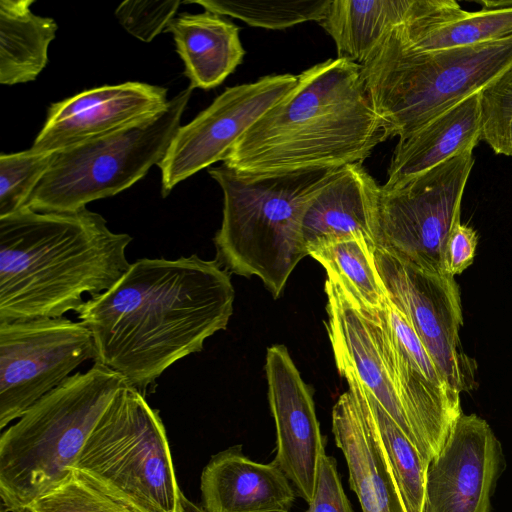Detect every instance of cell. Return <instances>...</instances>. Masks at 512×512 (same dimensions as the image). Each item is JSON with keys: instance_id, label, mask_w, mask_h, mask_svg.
Instances as JSON below:
<instances>
[{"instance_id": "8992f818", "label": "cell", "mask_w": 512, "mask_h": 512, "mask_svg": "<svg viewBox=\"0 0 512 512\" xmlns=\"http://www.w3.org/2000/svg\"><path fill=\"white\" fill-rule=\"evenodd\" d=\"M511 66L512 36L421 52L408 47L396 27L361 65V73L388 138L402 140Z\"/></svg>"}, {"instance_id": "484cf974", "label": "cell", "mask_w": 512, "mask_h": 512, "mask_svg": "<svg viewBox=\"0 0 512 512\" xmlns=\"http://www.w3.org/2000/svg\"><path fill=\"white\" fill-rule=\"evenodd\" d=\"M375 248L366 240L355 238L321 247L309 255L353 302L383 309L388 297L375 264Z\"/></svg>"}, {"instance_id": "7a4b0ae2", "label": "cell", "mask_w": 512, "mask_h": 512, "mask_svg": "<svg viewBox=\"0 0 512 512\" xmlns=\"http://www.w3.org/2000/svg\"><path fill=\"white\" fill-rule=\"evenodd\" d=\"M132 237L86 207L23 209L0 218V323L60 318L111 288L129 269Z\"/></svg>"}, {"instance_id": "ffe728a7", "label": "cell", "mask_w": 512, "mask_h": 512, "mask_svg": "<svg viewBox=\"0 0 512 512\" xmlns=\"http://www.w3.org/2000/svg\"><path fill=\"white\" fill-rule=\"evenodd\" d=\"M273 461L258 463L234 445L213 455L202 470V507L207 512H289L297 495Z\"/></svg>"}, {"instance_id": "1f68e13d", "label": "cell", "mask_w": 512, "mask_h": 512, "mask_svg": "<svg viewBox=\"0 0 512 512\" xmlns=\"http://www.w3.org/2000/svg\"><path fill=\"white\" fill-rule=\"evenodd\" d=\"M180 0L173 1H124L115 15L122 27L135 38L150 42L174 18Z\"/></svg>"}, {"instance_id": "3957f363", "label": "cell", "mask_w": 512, "mask_h": 512, "mask_svg": "<svg viewBox=\"0 0 512 512\" xmlns=\"http://www.w3.org/2000/svg\"><path fill=\"white\" fill-rule=\"evenodd\" d=\"M297 77L296 86L234 144L223 165L246 175L338 169L363 162L388 139L360 65L328 59Z\"/></svg>"}, {"instance_id": "2e32d148", "label": "cell", "mask_w": 512, "mask_h": 512, "mask_svg": "<svg viewBox=\"0 0 512 512\" xmlns=\"http://www.w3.org/2000/svg\"><path fill=\"white\" fill-rule=\"evenodd\" d=\"M265 372L276 427L273 462L309 505L314 497L319 462L325 454L313 394L284 345L267 348Z\"/></svg>"}, {"instance_id": "83f0119b", "label": "cell", "mask_w": 512, "mask_h": 512, "mask_svg": "<svg viewBox=\"0 0 512 512\" xmlns=\"http://www.w3.org/2000/svg\"><path fill=\"white\" fill-rule=\"evenodd\" d=\"M221 16L240 19L253 27L282 30L322 20L330 0H187Z\"/></svg>"}, {"instance_id": "ac0fdd59", "label": "cell", "mask_w": 512, "mask_h": 512, "mask_svg": "<svg viewBox=\"0 0 512 512\" xmlns=\"http://www.w3.org/2000/svg\"><path fill=\"white\" fill-rule=\"evenodd\" d=\"M345 379L349 390L333 406L332 432L350 488L362 512H405L365 392L355 378Z\"/></svg>"}, {"instance_id": "cb8c5ba5", "label": "cell", "mask_w": 512, "mask_h": 512, "mask_svg": "<svg viewBox=\"0 0 512 512\" xmlns=\"http://www.w3.org/2000/svg\"><path fill=\"white\" fill-rule=\"evenodd\" d=\"M414 0H330L318 24L333 38L337 58L364 64L385 37L405 24Z\"/></svg>"}, {"instance_id": "f546056e", "label": "cell", "mask_w": 512, "mask_h": 512, "mask_svg": "<svg viewBox=\"0 0 512 512\" xmlns=\"http://www.w3.org/2000/svg\"><path fill=\"white\" fill-rule=\"evenodd\" d=\"M481 140L496 154L512 156V66L480 92Z\"/></svg>"}, {"instance_id": "ba28073f", "label": "cell", "mask_w": 512, "mask_h": 512, "mask_svg": "<svg viewBox=\"0 0 512 512\" xmlns=\"http://www.w3.org/2000/svg\"><path fill=\"white\" fill-rule=\"evenodd\" d=\"M192 90L189 86L180 91L151 118L54 152L25 207L76 211L131 187L165 156Z\"/></svg>"}, {"instance_id": "d4e9b609", "label": "cell", "mask_w": 512, "mask_h": 512, "mask_svg": "<svg viewBox=\"0 0 512 512\" xmlns=\"http://www.w3.org/2000/svg\"><path fill=\"white\" fill-rule=\"evenodd\" d=\"M34 0L0 1V83L34 81L48 63V48L56 37L54 19L34 14Z\"/></svg>"}, {"instance_id": "d6a6232c", "label": "cell", "mask_w": 512, "mask_h": 512, "mask_svg": "<svg viewBox=\"0 0 512 512\" xmlns=\"http://www.w3.org/2000/svg\"><path fill=\"white\" fill-rule=\"evenodd\" d=\"M304 512H354L343 490L334 457H321L312 502Z\"/></svg>"}, {"instance_id": "5bb4252c", "label": "cell", "mask_w": 512, "mask_h": 512, "mask_svg": "<svg viewBox=\"0 0 512 512\" xmlns=\"http://www.w3.org/2000/svg\"><path fill=\"white\" fill-rule=\"evenodd\" d=\"M502 456L489 424L462 412L429 464L424 512H489Z\"/></svg>"}, {"instance_id": "8fae6325", "label": "cell", "mask_w": 512, "mask_h": 512, "mask_svg": "<svg viewBox=\"0 0 512 512\" xmlns=\"http://www.w3.org/2000/svg\"><path fill=\"white\" fill-rule=\"evenodd\" d=\"M377 271L389 301L406 317L447 383L458 393L475 387L476 362L463 350L458 284L446 273L405 263L374 250Z\"/></svg>"}, {"instance_id": "277c9868", "label": "cell", "mask_w": 512, "mask_h": 512, "mask_svg": "<svg viewBox=\"0 0 512 512\" xmlns=\"http://www.w3.org/2000/svg\"><path fill=\"white\" fill-rule=\"evenodd\" d=\"M336 170L246 175L225 165L208 169L224 199L222 223L213 239L216 259L231 273L260 278L278 298L308 255L304 215Z\"/></svg>"}, {"instance_id": "44dd1931", "label": "cell", "mask_w": 512, "mask_h": 512, "mask_svg": "<svg viewBox=\"0 0 512 512\" xmlns=\"http://www.w3.org/2000/svg\"><path fill=\"white\" fill-rule=\"evenodd\" d=\"M479 140L480 104L475 93L398 141L382 189H395L454 156L473 151Z\"/></svg>"}, {"instance_id": "6da1fadb", "label": "cell", "mask_w": 512, "mask_h": 512, "mask_svg": "<svg viewBox=\"0 0 512 512\" xmlns=\"http://www.w3.org/2000/svg\"><path fill=\"white\" fill-rule=\"evenodd\" d=\"M234 299L229 271L217 259L142 258L76 313L92 333L95 362L144 394L168 367L227 328Z\"/></svg>"}, {"instance_id": "d6986e66", "label": "cell", "mask_w": 512, "mask_h": 512, "mask_svg": "<svg viewBox=\"0 0 512 512\" xmlns=\"http://www.w3.org/2000/svg\"><path fill=\"white\" fill-rule=\"evenodd\" d=\"M381 191L363 162L337 169L304 215L302 237L308 255L355 238L376 247Z\"/></svg>"}, {"instance_id": "836d02e7", "label": "cell", "mask_w": 512, "mask_h": 512, "mask_svg": "<svg viewBox=\"0 0 512 512\" xmlns=\"http://www.w3.org/2000/svg\"><path fill=\"white\" fill-rule=\"evenodd\" d=\"M478 234L470 226L458 222L447 240L443 270L446 274L456 276L466 270L474 261Z\"/></svg>"}, {"instance_id": "4316f807", "label": "cell", "mask_w": 512, "mask_h": 512, "mask_svg": "<svg viewBox=\"0 0 512 512\" xmlns=\"http://www.w3.org/2000/svg\"><path fill=\"white\" fill-rule=\"evenodd\" d=\"M362 388L376 423L404 510L405 512H424L429 464L374 396L363 386Z\"/></svg>"}, {"instance_id": "9c48e42d", "label": "cell", "mask_w": 512, "mask_h": 512, "mask_svg": "<svg viewBox=\"0 0 512 512\" xmlns=\"http://www.w3.org/2000/svg\"><path fill=\"white\" fill-rule=\"evenodd\" d=\"M473 165V151H467L395 189L381 186L376 247L417 268L445 273L446 243L460 222Z\"/></svg>"}, {"instance_id": "7402d4cb", "label": "cell", "mask_w": 512, "mask_h": 512, "mask_svg": "<svg viewBox=\"0 0 512 512\" xmlns=\"http://www.w3.org/2000/svg\"><path fill=\"white\" fill-rule=\"evenodd\" d=\"M402 41L415 51H436L502 40L512 36V6L463 10L452 0H414Z\"/></svg>"}, {"instance_id": "e575fe53", "label": "cell", "mask_w": 512, "mask_h": 512, "mask_svg": "<svg viewBox=\"0 0 512 512\" xmlns=\"http://www.w3.org/2000/svg\"><path fill=\"white\" fill-rule=\"evenodd\" d=\"M179 512H207L202 506L188 499L182 492L180 494Z\"/></svg>"}, {"instance_id": "4dcf8cb0", "label": "cell", "mask_w": 512, "mask_h": 512, "mask_svg": "<svg viewBox=\"0 0 512 512\" xmlns=\"http://www.w3.org/2000/svg\"><path fill=\"white\" fill-rule=\"evenodd\" d=\"M27 512H132L70 469L65 478L37 498Z\"/></svg>"}, {"instance_id": "603a6c76", "label": "cell", "mask_w": 512, "mask_h": 512, "mask_svg": "<svg viewBox=\"0 0 512 512\" xmlns=\"http://www.w3.org/2000/svg\"><path fill=\"white\" fill-rule=\"evenodd\" d=\"M165 31L173 35L192 89L208 90L220 85L245 55L239 27L210 11L180 13Z\"/></svg>"}, {"instance_id": "9a60e30c", "label": "cell", "mask_w": 512, "mask_h": 512, "mask_svg": "<svg viewBox=\"0 0 512 512\" xmlns=\"http://www.w3.org/2000/svg\"><path fill=\"white\" fill-rule=\"evenodd\" d=\"M325 292L326 328L339 374L369 391L418 449L393 384L390 340L380 309L356 304L328 278Z\"/></svg>"}, {"instance_id": "30bf717a", "label": "cell", "mask_w": 512, "mask_h": 512, "mask_svg": "<svg viewBox=\"0 0 512 512\" xmlns=\"http://www.w3.org/2000/svg\"><path fill=\"white\" fill-rule=\"evenodd\" d=\"M96 358L91 331L66 317L0 323V429Z\"/></svg>"}, {"instance_id": "e0dca14e", "label": "cell", "mask_w": 512, "mask_h": 512, "mask_svg": "<svg viewBox=\"0 0 512 512\" xmlns=\"http://www.w3.org/2000/svg\"><path fill=\"white\" fill-rule=\"evenodd\" d=\"M167 89L125 82L84 90L52 103L30 149L54 153L151 118L168 105Z\"/></svg>"}, {"instance_id": "52a82bcc", "label": "cell", "mask_w": 512, "mask_h": 512, "mask_svg": "<svg viewBox=\"0 0 512 512\" xmlns=\"http://www.w3.org/2000/svg\"><path fill=\"white\" fill-rule=\"evenodd\" d=\"M70 469L132 512H179L181 491L159 411L126 382Z\"/></svg>"}, {"instance_id": "5b68a950", "label": "cell", "mask_w": 512, "mask_h": 512, "mask_svg": "<svg viewBox=\"0 0 512 512\" xmlns=\"http://www.w3.org/2000/svg\"><path fill=\"white\" fill-rule=\"evenodd\" d=\"M125 383L95 362L43 396L0 436V498L27 512L69 473L101 415Z\"/></svg>"}, {"instance_id": "7c38bea8", "label": "cell", "mask_w": 512, "mask_h": 512, "mask_svg": "<svg viewBox=\"0 0 512 512\" xmlns=\"http://www.w3.org/2000/svg\"><path fill=\"white\" fill-rule=\"evenodd\" d=\"M297 82V75L287 73L229 87L191 122L180 126L157 165L162 175V195L167 196L198 171L223 161L241 136Z\"/></svg>"}, {"instance_id": "f1b7e54d", "label": "cell", "mask_w": 512, "mask_h": 512, "mask_svg": "<svg viewBox=\"0 0 512 512\" xmlns=\"http://www.w3.org/2000/svg\"><path fill=\"white\" fill-rule=\"evenodd\" d=\"M52 155L32 149L0 154V218L26 206L48 169Z\"/></svg>"}, {"instance_id": "4fadbf2b", "label": "cell", "mask_w": 512, "mask_h": 512, "mask_svg": "<svg viewBox=\"0 0 512 512\" xmlns=\"http://www.w3.org/2000/svg\"><path fill=\"white\" fill-rule=\"evenodd\" d=\"M379 312L390 340L396 394L418 450L430 464L462 413L460 393L447 383L406 317L389 299Z\"/></svg>"}]
</instances>
